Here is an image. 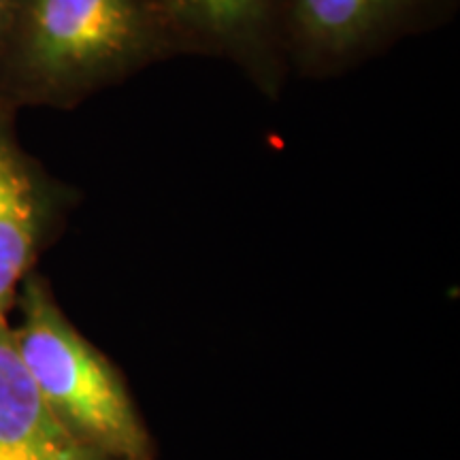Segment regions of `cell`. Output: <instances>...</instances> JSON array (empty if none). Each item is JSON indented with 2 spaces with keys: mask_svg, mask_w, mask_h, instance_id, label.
I'll list each match as a JSON object with an SVG mask.
<instances>
[{
  "mask_svg": "<svg viewBox=\"0 0 460 460\" xmlns=\"http://www.w3.org/2000/svg\"><path fill=\"white\" fill-rule=\"evenodd\" d=\"M175 56L147 0H17L0 48V101L75 109Z\"/></svg>",
  "mask_w": 460,
  "mask_h": 460,
  "instance_id": "obj_1",
  "label": "cell"
},
{
  "mask_svg": "<svg viewBox=\"0 0 460 460\" xmlns=\"http://www.w3.org/2000/svg\"><path fill=\"white\" fill-rule=\"evenodd\" d=\"M17 352L66 433L109 460H147L149 441L113 365L73 329L37 271L22 281Z\"/></svg>",
  "mask_w": 460,
  "mask_h": 460,
  "instance_id": "obj_2",
  "label": "cell"
},
{
  "mask_svg": "<svg viewBox=\"0 0 460 460\" xmlns=\"http://www.w3.org/2000/svg\"><path fill=\"white\" fill-rule=\"evenodd\" d=\"M456 0H284L290 75L331 79L450 20Z\"/></svg>",
  "mask_w": 460,
  "mask_h": 460,
  "instance_id": "obj_3",
  "label": "cell"
},
{
  "mask_svg": "<svg viewBox=\"0 0 460 460\" xmlns=\"http://www.w3.org/2000/svg\"><path fill=\"white\" fill-rule=\"evenodd\" d=\"M175 56L226 60L269 101L290 77L284 0H147Z\"/></svg>",
  "mask_w": 460,
  "mask_h": 460,
  "instance_id": "obj_4",
  "label": "cell"
},
{
  "mask_svg": "<svg viewBox=\"0 0 460 460\" xmlns=\"http://www.w3.org/2000/svg\"><path fill=\"white\" fill-rule=\"evenodd\" d=\"M17 113L0 101V318H9L22 281L75 203L73 188L22 146Z\"/></svg>",
  "mask_w": 460,
  "mask_h": 460,
  "instance_id": "obj_5",
  "label": "cell"
},
{
  "mask_svg": "<svg viewBox=\"0 0 460 460\" xmlns=\"http://www.w3.org/2000/svg\"><path fill=\"white\" fill-rule=\"evenodd\" d=\"M0 460H109L73 439L49 411L9 318H0Z\"/></svg>",
  "mask_w": 460,
  "mask_h": 460,
  "instance_id": "obj_6",
  "label": "cell"
},
{
  "mask_svg": "<svg viewBox=\"0 0 460 460\" xmlns=\"http://www.w3.org/2000/svg\"><path fill=\"white\" fill-rule=\"evenodd\" d=\"M17 0H0V48H3L4 37H7L11 17H13Z\"/></svg>",
  "mask_w": 460,
  "mask_h": 460,
  "instance_id": "obj_7",
  "label": "cell"
}]
</instances>
